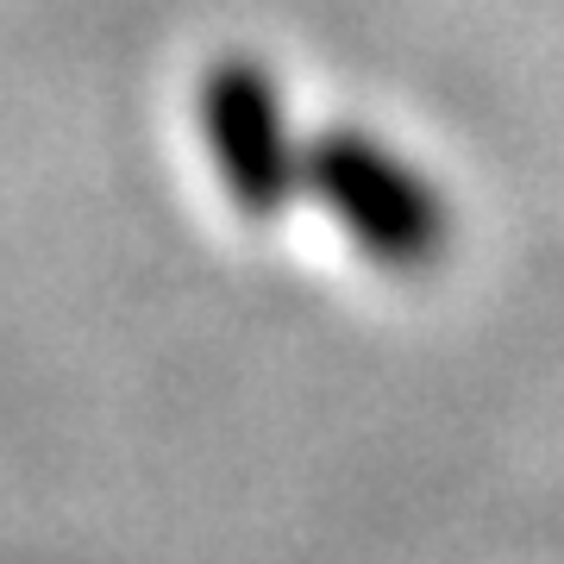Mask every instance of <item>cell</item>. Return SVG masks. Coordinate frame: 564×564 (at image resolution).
I'll list each match as a JSON object with an SVG mask.
<instances>
[{"mask_svg": "<svg viewBox=\"0 0 564 564\" xmlns=\"http://www.w3.org/2000/svg\"><path fill=\"white\" fill-rule=\"evenodd\" d=\"M195 126L239 214L276 220L302 195V139L289 126L276 76L258 57L207 63L195 88Z\"/></svg>", "mask_w": 564, "mask_h": 564, "instance_id": "cell-2", "label": "cell"}, {"mask_svg": "<svg viewBox=\"0 0 564 564\" xmlns=\"http://www.w3.org/2000/svg\"><path fill=\"white\" fill-rule=\"evenodd\" d=\"M302 195H314L345 226V239L383 270H426L445 258L452 214H445L440 188L377 132L326 126L321 139H307Z\"/></svg>", "mask_w": 564, "mask_h": 564, "instance_id": "cell-1", "label": "cell"}]
</instances>
